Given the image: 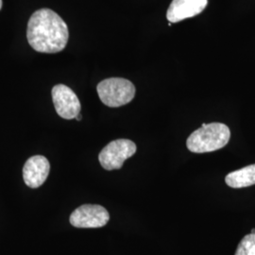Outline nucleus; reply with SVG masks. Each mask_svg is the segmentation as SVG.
<instances>
[{"label": "nucleus", "instance_id": "1", "mask_svg": "<svg viewBox=\"0 0 255 255\" xmlns=\"http://www.w3.org/2000/svg\"><path fill=\"white\" fill-rule=\"evenodd\" d=\"M68 37L67 25L52 9H38L28 20L27 42L37 52H60L67 45Z\"/></svg>", "mask_w": 255, "mask_h": 255}, {"label": "nucleus", "instance_id": "2", "mask_svg": "<svg viewBox=\"0 0 255 255\" xmlns=\"http://www.w3.org/2000/svg\"><path fill=\"white\" fill-rule=\"evenodd\" d=\"M231 131L223 123L202 124L187 138V148L194 153H205L219 150L230 141Z\"/></svg>", "mask_w": 255, "mask_h": 255}, {"label": "nucleus", "instance_id": "3", "mask_svg": "<svg viewBox=\"0 0 255 255\" xmlns=\"http://www.w3.org/2000/svg\"><path fill=\"white\" fill-rule=\"evenodd\" d=\"M97 90L101 101L112 108L126 105L135 96V87L132 82L122 78L106 79L99 83Z\"/></svg>", "mask_w": 255, "mask_h": 255}, {"label": "nucleus", "instance_id": "4", "mask_svg": "<svg viewBox=\"0 0 255 255\" xmlns=\"http://www.w3.org/2000/svg\"><path fill=\"white\" fill-rule=\"evenodd\" d=\"M136 152V145L128 139L112 141L99 155L102 167L106 170L120 169L124 162Z\"/></svg>", "mask_w": 255, "mask_h": 255}, {"label": "nucleus", "instance_id": "5", "mask_svg": "<svg viewBox=\"0 0 255 255\" xmlns=\"http://www.w3.org/2000/svg\"><path fill=\"white\" fill-rule=\"evenodd\" d=\"M108 211L101 205L84 204L74 211L70 223L76 228H101L109 221Z\"/></svg>", "mask_w": 255, "mask_h": 255}, {"label": "nucleus", "instance_id": "6", "mask_svg": "<svg viewBox=\"0 0 255 255\" xmlns=\"http://www.w3.org/2000/svg\"><path fill=\"white\" fill-rule=\"evenodd\" d=\"M57 114L64 119H73L81 113V102L77 95L64 84L55 85L51 92Z\"/></svg>", "mask_w": 255, "mask_h": 255}, {"label": "nucleus", "instance_id": "7", "mask_svg": "<svg viewBox=\"0 0 255 255\" xmlns=\"http://www.w3.org/2000/svg\"><path fill=\"white\" fill-rule=\"evenodd\" d=\"M49 170L50 164L46 157L41 155L30 157L23 168L25 183L30 188L40 187L46 182Z\"/></svg>", "mask_w": 255, "mask_h": 255}, {"label": "nucleus", "instance_id": "8", "mask_svg": "<svg viewBox=\"0 0 255 255\" xmlns=\"http://www.w3.org/2000/svg\"><path fill=\"white\" fill-rule=\"evenodd\" d=\"M207 4L208 0H172L166 11V18L173 24L194 17L200 14Z\"/></svg>", "mask_w": 255, "mask_h": 255}, {"label": "nucleus", "instance_id": "9", "mask_svg": "<svg viewBox=\"0 0 255 255\" xmlns=\"http://www.w3.org/2000/svg\"><path fill=\"white\" fill-rule=\"evenodd\" d=\"M225 182L230 187L242 188L255 184V164L229 173Z\"/></svg>", "mask_w": 255, "mask_h": 255}, {"label": "nucleus", "instance_id": "10", "mask_svg": "<svg viewBox=\"0 0 255 255\" xmlns=\"http://www.w3.org/2000/svg\"><path fill=\"white\" fill-rule=\"evenodd\" d=\"M235 255H255V235L250 234L243 237Z\"/></svg>", "mask_w": 255, "mask_h": 255}, {"label": "nucleus", "instance_id": "11", "mask_svg": "<svg viewBox=\"0 0 255 255\" xmlns=\"http://www.w3.org/2000/svg\"><path fill=\"white\" fill-rule=\"evenodd\" d=\"M76 119H77V120H78V121H80V120H81V119H82V116H81V114H80V115H78V116H77V118H76Z\"/></svg>", "mask_w": 255, "mask_h": 255}, {"label": "nucleus", "instance_id": "12", "mask_svg": "<svg viewBox=\"0 0 255 255\" xmlns=\"http://www.w3.org/2000/svg\"><path fill=\"white\" fill-rule=\"evenodd\" d=\"M251 234H253V235H255V229H253L252 230V233Z\"/></svg>", "mask_w": 255, "mask_h": 255}, {"label": "nucleus", "instance_id": "13", "mask_svg": "<svg viewBox=\"0 0 255 255\" xmlns=\"http://www.w3.org/2000/svg\"><path fill=\"white\" fill-rule=\"evenodd\" d=\"M2 8V0H0V9Z\"/></svg>", "mask_w": 255, "mask_h": 255}, {"label": "nucleus", "instance_id": "14", "mask_svg": "<svg viewBox=\"0 0 255 255\" xmlns=\"http://www.w3.org/2000/svg\"><path fill=\"white\" fill-rule=\"evenodd\" d=\"M168 26H169V27H171V26H172V23H170V22H169V23H168Z\"/></svg>", "mask_w": 255, "mask_h": 255}]
</instances>
